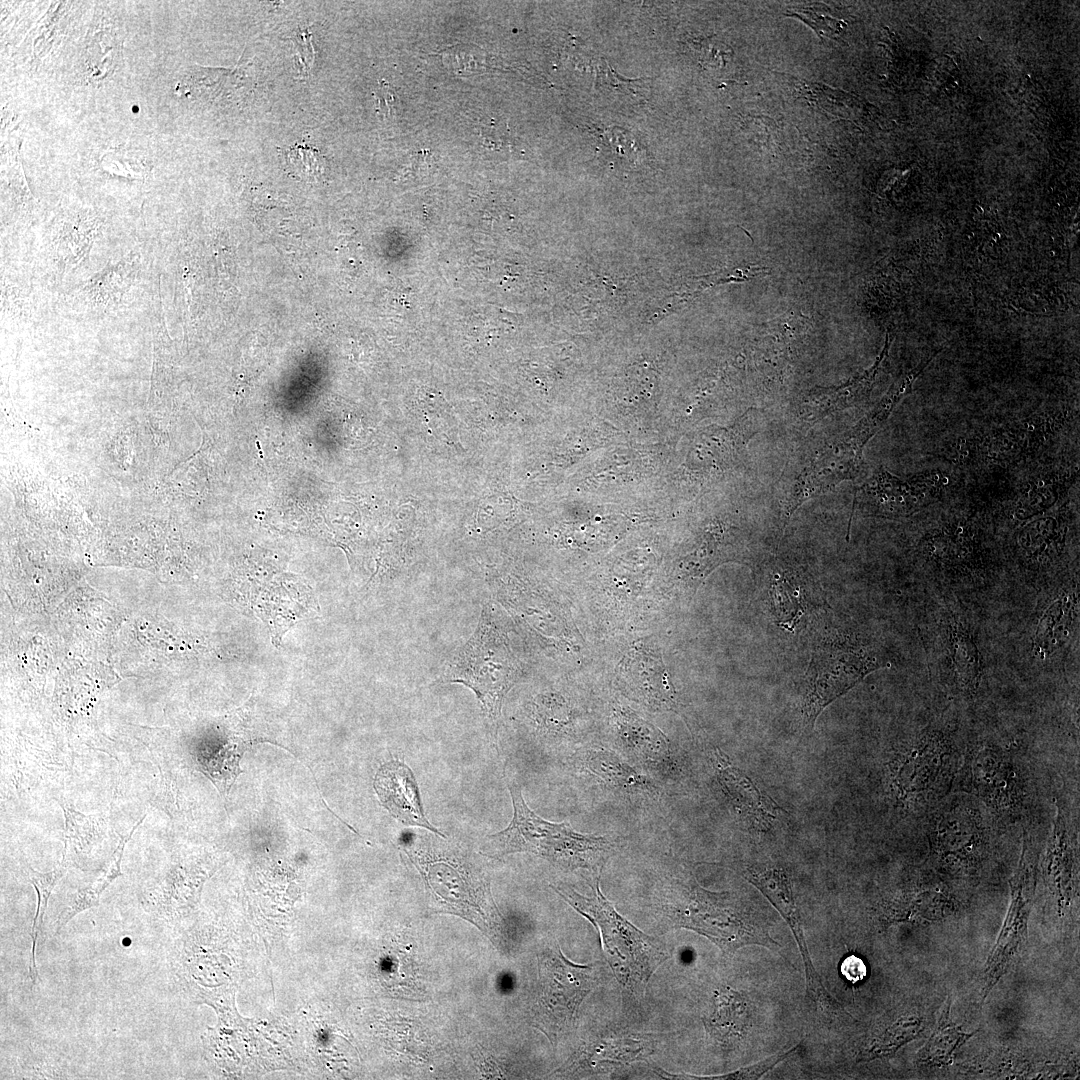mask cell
I'll list each match as a JSON object with an SVG mask.
<instances>
[{
  "mask_svg": "<svg viewBox=\"0 0 1080 1080\" xmlns=\"http://www.w3.org/2000/svg\"><path fill=\"white\" fill-rule=\"evenodd\" d=\"M508 787L513 818L505 829L488 837L499 854L530 852L568 869L599 872L614 853L615 844L607 836L578 832L567 822L547 821L530 809L518 785Z\"/></svg>",
  "mask_w": 1080,
  "mask_h": 1080,
  "instance_id": "5",
  "label": "cell"
},
{
  "mask_svg": "<svg viewBox=\"0 0 1080 1080\" xmlns=\"http://www.w3.org/2000/svg\"><path fill=\"white\" fill-rule=\"evenodd\" d=\"M69 868L60 863L49 872H39L31 867L27 868L28 878L37 894L36 912L31 923V954L29 959V978L33 985L37 984L39 973L36 964V946L39 934L42 930L44 916L48 901L57 883L65 875Z\"/></svg>",
  "mask_w": 1080,
  "mask_h": 1080,
  "instance_id": "24",
  "label": "cell"
},
{
  "mask_svg": "<svg viewBox=\"0 0 1080 1080\" xmlns=\"http://www.w3.org/2000/svg\"><path fill=\"white\" fill-rule=\"evenodd\" d=\"M142 823L139 820L132 828L127 836H124L119 841L117 848L109 858L108 862L101 869L99 875L89 884L76 889L74 892L67 895L62 910L58 914V917L54 923L55 933H59L62 928L77 914L96 907L100 903V897L104 890L119 876L121 873V860L124 853L127 842L132 837L134 831Z\"/></svg>",
  "mask_w": 1080,
  "mask_h": 1080,
  "instance_id": "20",
  "label": "cell"
},
{
  "mask_svg": "<svg viewBox=\"0 0 1080 1080\" xmlns=\"http://www.w3.org/2000/svg\"><path fill=\"white\" fill-rule=\"evenodd\" d=\"M376 111L383 118H390L398 107V97L395 89L386 81H379L374 92Z\"/></svg>",
  "mask_w": 1080,
  "mask_h": 1080,
  "instance_id": "31",
  "label": "cell"
},
{
  "mask_svg": "<svg viewBox=\"0 0 1080 1080\" xmlns=\"http://www.w3.org/2000/svg\"><path fill=\"white\" fill-rule=\"evenodd\" d=\"M964 747L947 727L922 730L891 760L889 784L896 803L926 815L951 793Z\"/></svg>",
  "mask_w": 1080,
  "mask_h": 1080,
  "instance_id": "4",
  "label": "cell"
},
{
  "mask_svg": "<svg viewBox=\"0 0 1080 1080\" xmlns=\"http://www.w3.org/2000/svg\"><path fill=\"white\" fill-rule=\"evenodd\" d=\"M140 269V254L130 252L87 280L79 293L88 303L108 307L122 301L134 284Z\"/></svg>",
  "mask_w": 1080,
  "mask_h": 1080,
  "instance_id": "19",
  "label": "cell"
},
{
  "mask_svg": "<svg viewBox=\"0 0 1080 1080\" xmlns=\"http://www.w3.org/2000/svg\"><path fill=\"white\" fill-rule=\"evenodd\" d=\"M970 1036L949 1021L948 1007L923 1050L924 1061L937 1065L949 1063L954 1051Z\"/></svg>",
  "mask_w": 1080,
  "mask_h": 1080,
  "instance_id": "26",
  "label": "cell"
},
{
  "mask_svg": "<svg viewBox=\"0 0 1080 1080\" xmlns=\"http://www.w3.org/2000/svg\"><path fill=\"white\" fill-rule=\"evenodd\" d=\"M977 798L998 826L1027 816L1033 798L1028 767L1017 748L993 737L970 739L952 791Z\"/></svg>",
  "mask_w": 1080,
  "mask_h": 1080,
  "instance_id": "3",
  "label": "cell"
},
{
  "mask_svg": "<svg viewBox=\"0 0 1080 1080\" xmlns=\"http://www.w3.org/2000/svg\"><path fill=\"white\" fill-rule=\"evenodd\" d=\"M579 761L583 771L616 793L634 796L649 794L654 788L647 776L610 750L587 748Z\"/></svg>",
  "mask_w": 1080,
  "mask_h": 1080,
  "instance_id": "16",
  "label": "cell"
},
{
  "mask_svg": "<svg viewBox=\"0 0 1080 1080\" xmlns=\"http://www.w3.org/2000/svg\"><path fill=\"white\" fill-rule=\"evenodd\" d=\"M596 878L593 894L585 896L567 885L552 888L599 930L608 963L621 985L642 993L653 973L668 958L663 945L620 915L602 894Z\"/></svg>",
  "mask_w": 1080,
  "mask_h": 1080,
  "instance_id": "6",
  "label": "cell"
},
{
  "mask_svg": "<svg viewBox=\"0 0 1080 1080\" xmlns=\"http://www.w3.org/2000/svg\"><path fill=\"white\" fill-rule=\"evenodd\" d=\"M657 908L673 927L693 930L733 955L747 945L778 950L768 924L729 892H711L692 878H672L657 895Z\"/></svg>",
  "mask_w": 1080,
  "mask_h": 1080,
  "instance_id": "1",
  "label": "cell"
},
{
  "mask_svg": "<svg viewBox=\"0 0 1080 1080\" xmlns=\"http://www.w3.org/2000/svg\"><path fill=\"white\" fill-rule=\"evenodd\" d=\"M997 823L974 796L951 792L926 814L931 852L941 861L973 865L991 847Z\"/></svg>",
  "mask_w": 1080,
  "mask_h": 1080,
  "instance_id": "7",
  "label": "cell"
},
{
  "mask_svg": "<svg viewBox=\"0 0 1080 1080\" xmlns=\"http://www.w3.org/2000/svg\"><path fill=\"white\" fill-rule=\"evenodd\" d=\"M715 767L719 783L740 815L756 828L768 829L779 816V806L719 750L715 752Z\"/></svg>",
  "mask_w": 1080,
  "mask_h": 1080,
  "instance_id": "15",
  "label": "cell"
},
{
  "mask_svg": "<svg viewBox=\"0 0 1080 1080\" xmlns=\"http://www.w3.org/2000/svg\"><path fill=\"white\" fill-rule=\"evenodd\" d=\"M826 10L822 6L793 8L791 15L802 19L820 36L835 39L841 33L842 23L826 13Z\"/></svg>",
  "mask_w": 1080,
  "mask_h": 1080,
  "instance_id": "30",
  "label": "cell"
},
{
  "mask_svg": "<svg viewBox=\"0 0 1080 1080\" xmlns=\"http://www.w3.org/2000/svg\"><path fill=\"white\" fill-rule=\"evenodd\" d=\"M100 223L90 213L76 212L66 216L58 224L53 239L57 257L66 267L82 264L89 255L99 231Z\"/></svg>",
  "mask_w": 1080,
  "mask_h": 1080,
  "instance_id": "21",
  "label": "cell"
},
{
  "mask_svg": "<svg viewBox=\"0 0 1080 1080\" xmlns=\"http://www.w3.org/2000/svg\"><path fill=\"white\" fill-rule=\"evenodd\" d=\"M540 991L535 1025L552 1039L574 1028L579 1008L601 980L598 963L576 964L559 946L539 956Z\"/></svg>",
  "mask_w": 1080,
  "mask_h": 1080,
  "instance_id": "8",
  "label": "cell"
},
{
  "mask_svg": "<svg viewBox=\"0 0 1080 1080\" xmlns=\"http://www.w3.org/2000/svg\"><path fill=\"white\" fill-rule=\"evenodd\" d=\"M917 1022L910 1019H901L889 1027L882 1035L873 1041L867 1050L865 1058L872 1059L882 1057L895 1052L900 1046L910 1041L917 1033Z\"/></svg>",
  "mask_w": 1080,
  "mask_h": 1080,
  "instance_id": "27",
  "label": "cell"
},
{
  "mask_svg": "<svg viewBox=\"0 0 1080 1080\" xmlns=\"http://www.w3.org/2000/svg\"><path fill=\"white\" fill-rule=\"evenodd\" d=\"M65 819L61 863L68 868L84 866L103 841L106 823L100 815H86L68 803H60Z\"/></svg>",
  "mask_w": 1080,
  "mask_h": 1080,
  "instance_id": "18",
  "label": "cell"
},
{
  "mask_svg": "<svg viewBox=\"0 0 1080 1080\" xmlns=\"http://www.w3.org/2000/svg\"><path fill=\"white\" fill-rule=\"evenodd\" d=\"M839 970L841 975L851 984L863 981L867 976V966L863 959L851 954L842 959Z\"/></svg>",
  "mask_w": 1080,
  "mask_h": 1080,
  "instance_id": "32",
  "label": "cell"
},
{
  "mask_svg": "<svg viewBox=\"0 0 1080 1080\" xmlns=\"http://www.w3.org/2000/svg\"><path fill=\"white\" fill-rule=\"evenodd\" d=\"M878 667L875 659L859 650H817L811 661L802 708L805 724L813 725L829 703Z\"/></svg>",
  "mask_w": 1080,
  "mask_h": 1080,
  "instance_id": "10",
  "label": "cell"
},
{
  "mask_svg": "<svg viewBox=\"0 0 1080 1080\" xmlns=\"http://www.w3.org/2000/svg\"><path fill=\"white\" fill-rule=\"evenodd\" d=\"M798 1047L799 1045L792 1047L791 1049L784 1051L783 1053H776L755 1064L739 1068L726 1074L698 1076L690 1074H672L661 1070L659 1072V1075H665L667 1078L675 1079H758L762 1077V1075L767 1073L769 1070H771L778 1063L784 1061L786 1058L795 1053Z\"/></svg>",
  "mask_w": 1080,
  "mask_h": 1080,
  "instance_id": "29",
  "label": "cell"
},
{
  "mask_svg": "<svg viewBox=\"0 0 1080 1080\" xmlns=\"http://www.w3.org/2000/svg\"><path fill=\"white\" fill-rule=\"evenodd\" d=\"M18 1055L14 1078L65 1079L71 1078L67 1060L61 1054L39 1044H29Z\"/></svg>",
  "mask_w": 1080,
  "mask_h": 1080,
  "instance_id": "23",
  "label": "cell"
},
{
  "mask_svg": "<svg viewBox=\"0 0 1080 1080\" xmlns=\"http://www.w3.org/2000/svg\"><path fill=\"white\" fill-rule=\"evenodd\" d=\"M704 1024L707 1031L721 1042L743 1036L748 1026L745 999L730 987L719 989L714 996L713 1012L704 1020Z\"/></svg>",
  "mask_w": 1080,
  "mask_h": 1080,
  "instance_id": "22",
  "label": "cell"
},
{
  "mask_svg": "<svg viewBox=\"0 0 1080 1080\" xmlns=\"http://www.w3.org/2000/svg\"><path fill=\"white\" fill-rule=\"evenodd\" d=\"M653 1053L647 1036L608 1034L586 1042L567 1067L572 1073L603 1072L643 1059Z\"/></svg>",
  "mask_w": 1080,
  "mask_h": 1080,
  "instance_id": "14",
  "label": "cell"
},
{
  "mask_svg": "<svg viewBox=\"0 0 1080 1080\" xmlns=\"http://www.w3.org/2000/svg\"><path fill=\"white\" fill-rule=\"evenodd\" d=\"M374 789L381 804L405 825L425 828L445 837L427 820L412 770L403 762L390 761L377 771Z\"/></svg>",
  "mask_w": 1080,
  "mask_h": 1080,
  "instance_id": "13",
  "label": "cell"
},
{
  "mask_svg": "<svg viewBox=\"0 0 1080 1080\" xmlns=\"http://www.w3.org/2000/svg\"><path fill=\"white\" fill-rule=\"evenodd\" d=\"M1075 603L1074 597L1058 599L1050 605L1039 623L1035 638L1036 647L1045 652L1054 642L1056 630L1061 628L1068 620L1070 607Z\"/></svg>",
  "mask_w": 1080,
  "mask_h": 1080,
  "instance_id": "28",
  "label": "cell"
},
{
  "mask_svg": "<svg viewBox=\"0 0 1080 1080\" xmlns=\"http://www.w3.org/2000/svg\"><path fill=\"white\" fill-rule=\"evenodd\" d=\"M952 659L959 688L969 694L975 692L980 680L979 651L963 630H956L952 637Z\"/></svg>",
  "mask_w": 1080,
  "mask_h": 1080,
  "instance_id": "25",
  "label": "cell"
},
{
  "mask_svg": "<svg viewBox=\"0 0 1080 1080\" xmlns=\"http://www.w3.org/2000/svg\"><path fill=\"white\" fill-rule=\"evenodd\" d=\"M892 410L890 404L881 400L875 409L848 431L818 436L794 453L782 479L783 527L804 501L859 474L865 444Z\"/></svg>",
  "mask_w": 1080,
  "mask_h": 1080,
  "instance_id": "2",
  "label": "cell"
},
{
  "mask_svg": "<svg viewBox=\"0 0 1080 1080\" xmlns=\"http://www.w3.org/2000/svg\"><path fill=\"white\" fill-rule=\"evenodd\" d=\"M745 878L758 888L788 922L803 958L807 991L819 1007L836 1010V999L825 989L807 949L801 917L795 904L791 882L783 869L777 867L746 868Z\"/></svg>",
  "mask_w": 1080,
  "mask_h": 1080,
  "instance_id": "12",
  "label": "cell"
},
{
  "mask_svg": "<svg viewBox=\"0 0 1080 1080\" xmlns=\"http://www.w3.org/2000/svg\"><path fill=\"white\" fill-rule=\"evenodd\" d=\"M502 634L483 615L476 632L454 657L447 679L472 689L489 716L496 718L513 680V667Z\"/></svg>",
  "mask_w": 1080,
  "mask_h": 1080,
  "instance_id": "9",
  "label": "cell"
},
{
  "mask_svg": "<svg viewBox=\"0 0 1080 1080\" xmlns=\"http://www.w3.org/2000/svg\"><path fill=\"white\" fill-rule=\"evenodd\" d=\"M944 479L929 473L903 480L880 468L858 489L854 503L874 516H908L937 498Z\"/></svg>",
  "mask_w": 1080,
  "mask_h": 1080,
  "instance_id": "11",
  "label": "cell"
},
{
  "mask_svg": "<svg viewBox=\"0 0 1080 1080\" xmlns=\"http://www.w3.org/2000/svg\"><path fill=\"white\" fill-rule=\"evenodd\" d=\"M617 737L625 753L642 765L661 769L671 762L664 734L633 713L618 714Z\"/></svg>",
  "mask_w": 1080,
  "mask_h": 1080,
  "instance_id": "17",
  "label": "cell"
}]
</instances>
